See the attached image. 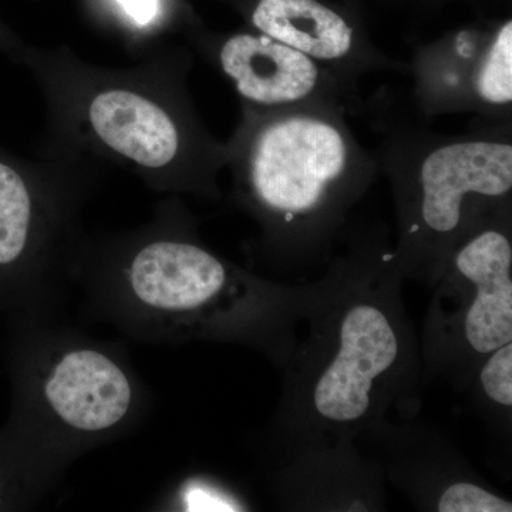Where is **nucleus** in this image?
I'll return each mask as SVG.
<instances>
[{"label": "nucleus", "mask_w": 512, "mask_h": 512, "mask_svg": "<svg viewBox=\"0 0 512 512\" xmlns=\"http://www.w3.org/2000/svg\"><path fill=\"white\" fill-rule=\"evenodd\" d=\"M329 282L326 271L312 284H284L229 261L201 238L197 218L177 197L141 227L84 235L74 266L84 311L126 338L242 346L279 370Z\"/></svg>", "instance_id": "f257e3e1"}, {"label": "nucleus", "mask_w": 512, "mask_h": 512, "mask_svg": "<svg viewBox=\"0 0 512 512\" xmlns=\"http://www.w3.org/2000/svg\"><path fill=\"white\" fill-rule=\"evenodd\" d=\"M330 282L306 318L259 441L353 440L389 419H416L424 380L420 336L403 299L406 279L383 222L345 234Z\"/></svg>", "instance_id": "f03ea898"}, {"label": "nucleus", "mask_w": 512, "mask_h": 512, "mask_svg": "<svg viewBox=\"0 0 512 512\" xmlns=\"http://www.w3.org/2000/svg\"><path fill=\"white\" fill-rule=\"evenodd\" d=\"M335 106L262 109L241 103L227 141L232 201L258 227L256 264L278 274L328 265L350 212L380 175L375 151Z\"/></svg>", "instance_id": "7ed1b4c3"}, {"label": "nucleus", "mask_w": 512, "mask_h": 512, "mask_svg": "<svg viewBox=\"0 0 512 512\" xmlns=\"http://www.w3.org/2000/svg\"><path fill=\"white\" fill-rule=\"evenodd\" d=\"M22 63L49 99L57 153L130 168L160 192L220 201L227 143L212 136L188 92L192 59L178 50L128 70L100 69L69 50L29 47Z\"/></svg>", "instance_id": "20e7f679"}, {"label": "nucleus", "mask_w": 512, "mask_h": 512, "mask_svg": "<svg viewBox=\"0 0 512 512\" xmlns=\"http://www.w3.org/2000/svg\"><path fill=\"white\" fill-rule=\"evenodd\" d=\"M12 402L0 450L36 500L79 458L131 433L150 396L126 349L60 322H6Z\"/></svg>", "instance_id": "39448f33"}, {"label": "nucleus", "mask_w": 512, "mask_h": 512, "mask_svg": "<svg viewBox=\"0 0 512 512\" xmlns=\"http://www.w3.org/2000/svg\"><path fill=\"white\" fill-rule=\"evenodd\" d=\"M375 153L396 214L393 258L406 281L431 288L447 256L481 217L512 200V121L474 119L464 133L430 126L393 87L365 100Z\"/></svg>", "instance_id": "423d86ee"}, {"label": "nucleus", "mask_w": 512, "mask_h": 512, "mask_svg": "<svg viewBox=\"0 0 512 512\" xmlns=\"http://www.w3.org/2000/svg\"><path fill=\"white\" fill-rule=\"evenodd\" d=\"M93 165L56 153L29 161L0 148V319L59 316L74 289Z\"/></svg>", "instance_id": "0eeeda50"}, {"label": "nucleus", "mask_w": 512, "mask_h": 512, "mask_svg": "<svg viewBox=\"0 0 512 512\" xmlns=\"http://www.w3.org/2000/svg\"><path fill=\"white\" fill-rule=\"evenodd\" d=\"M430 289L420 336L424 380L461 392L485 356L512 342V200L468 229Z\"/></svg>", "instance_id": "6e6552de"}, {"label": "nucleus", "mask_w": 512, "mask_h": 512, "mask_svg": "<svg viewBox=\"0 0 512 512\" xmlns=\"http://www.w3.org/2000/svg\"><path fill=\"white\" fill-rule=\"evenodd\" d=\"M410 103L424 119L473 114L512 121L511 13L478 16L413 47Z\"/></svg>", "instance_id": "1a4fd4ad"}, {"label": "nucleus", "mask_w": 512, "mask_h": 512, "mask_svg": "<svg viewBox=\"0 0 512 512\" xmlns=\"http://www.w3.org/2000/svg\"><path fill=\"white\" fill-rule=\"evenodd\" d=\"M192 47L220 72L241 103L262 109L335 106L362 117L365 97L359 86L298 50L247 29L215 33L194 28Z\"/></svg>", "instance_id": "9d476101"}, {"label": "nucleus", "mask_w": 512, "mask_h": 512, "mask_svg": "<svg viewBox=\"0 0 512 512\" xmlns=\"http://www.w3.org/2000/svg\"><path fill=\"white\" fill-rule=\"evenodd\" d=\"M414 420L384 419L359 439L382 467L384 480L420 511L511 512L443 431Z\"/></svg>", "instance_id": "9b49d317"}, {"label": "nucleus", "mask_w": 512, "mask_h": 512, "mask_svg": "<svg viewBox=\"0 0 512 512\" xmlns=\"http://www.w3.org/2000/svg\"><path fill=\"white\" fill-rule=\"evenodd\" d=\"M276 507L298 512L386 510V480L353 440H255Z\"/></svg>", "instance_id": "f8f14e48"}, {"label": "nucleus", "mask_w": 512, "mask_h": 512, "mask_svg": "<svg viewBox=\"0 0 512 512\" xmlns=\"http://www.w3.org/2000/svg\"><path fill=\"white\" fill-rule=\"evenodd\" d=\"M252 30L359 86L369 74H407L409 64L373 42L363 8L345 0H232Z\"/></svg>", "instance_id": "ddd939ff"}, {"label": "nucleus", "mask_w": 512, "mask_h": 512, "mask_svg": "<svg viewBox=\"0 0 512 512\" xmlns=\"http://www.w3.org/2000/svg\"><path fill=\"white\" fill-rule=\"evenodd\" d=\"M463 393L495 437L511 439L512 427V342L495 349L471 372Z\"/></svg>", "instance_id": "4468645a"}, {"label": "nucleus", "mask_w": 512, "mask_h": 512, "mask_svg": "<svg viewBox=\"0 0 512 512\" xmlns=\"http://www.w3.org/2000/svg\"><path fill=\"white\" fill-rule=\"evenodd\" d=\"M164 510L185 512L252 511L251 501L231 484L207 474H192L165 497ZM161 507V508H163Z\"/></svg>", "instance_id": "2eb2a0df"}, {"label": "nucleus", "mask_w": 512, "mask_h": 512, "mask_svg": "<svg viewBox=\"0 0 512 512\" xmlns=\"http://www.w3.org/2000/svg\"><path fill=\"white\" fill-rule=\"evenodd\" d=\"M37 500L0 450V511H25Z\"/></svg>", "instance_id": "dca6fc26"}, {"label": "nucleus", "mask_w": 512, "mask_h": 512, "mask_svg": "<svg viewBox=\"0 0 512 512\" xmlns=\"http://www.w3.org/2000/svg\"><path fill=\"white\" fill-rule=\"evenodd\" d=\"M394 2L420 12H436L458 3V5L471 6L480 16H491L490 12L493 10L511 9V0H394Z\"/></svg>", "instance_id": "f3484780"}, {"label": "nucleus", "mask_w": 512, "mask_h": 512, "mask_svg": "<svg viewBox=\"0 0 512 512\" xmlns=\"http://www.w3.org/2000/svg\"><path fill=\"white\" fill-rule=\"evenodd\" d=\"M119 3L137 25L147 26L156 19L158 0H119Z\"/></svg>", "instance_id": "a211bd4d"}, {"label": "nucleus", "mask_w": 512, "mask_h": 512, "mask_svg": "<svg viewBox=\"0 0 512 512\" xmlns=\"http://www.w3.org/2000/svg\"><path fill=\"white\" fill-rule=\"evenodd\" d=\"M26 49L28 46L22 45L16 37H13L12 33L0 28V52L5 53L15 62H22Z\"/></svg>", "instance_id": "6ab92c4d"}, {"label": "nucleus", "mask_w": 512, "mask_h": 512, "mask_svg": "<svg viewBox=\"0 0 512 512\" xmlns=\"http://www.w3.org/2000/svg\"><path fill=\"white\" fill-rule=\"evenodd\" d=\"M345 2L350 3V5L357 6V8H363V2H365V0H345Z\"/></svg>", "instance_id": "aec40b11"}]
</instances>
